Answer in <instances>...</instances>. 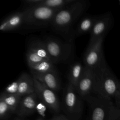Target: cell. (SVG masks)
<instances>
[{"mask_svg": "<svg viewBox=\"0 0 120 120\" xmlns=\"http://www.w3.org/2000/svg\"><path fill=\"white\" fill-rule=\"evenodd\" d=\"M37 120H43L42 119H41V118H39V119H37Z\"/></svg>", "mask_w": 120, "mask_h": 120, "instance_id": "obj_28", "label": "cell"}, {"mask_svg": "<svg viewBox=\"0 0 120 120\" xmlns=\"http://www.w3.org/2000/svg\"><path fill=\"white\" fill-rule=\"evenodd\" d=\"M13 112L11 110L4 100L0 97V117L1 119H4Z\"/></svg>", "mask_w": 120, "mask_h": 120, "instance_id": "obj_22", "label": "cell"}, {"mask_svg": "<svg viewBox=\"0 0 120 120\" xmlns=\"http://www.w3.org/2000/svg\"><path fill=\"white\" fill-rule=\"evenodd\" d=\"M108 120H120V108L114 104L111 107Z\"/></svg>", "mask_w": 120, "mask_h": 120, "instance_id": "obj_24", "label": "cell"}, {"mask_svg": "<svg viewBox=\"0 0 120 120\" xmlns=\"http://www.w3.org/2000/svg\"><path fill=\"white\" fill-rule=\"evenodd\" d=\"M32 76L43 83L55 92H58L61 88V83L56 71L43 74L31 73Z\"/></svg>", "mask_w": 120, "mask_h": 120, "instance_id": "obj_13", "label": "cell"}, {"mask_svg": "<svg viewBox=\"0 0 120 120\" xmlns=\"http://www.w3.org/2000/svg\"><path fill=\"white\" fill-rule=\"evenodd\" d=\"M19 81L17 95L21 97L35 92L33 78L28 74L23 72L18 78Z\"/></svg>", "mask_w": 120, "mask_h": 120, "instance_id": "obj_14", "label": "cell"}, {"mask_svg": "<svg viewBox=\"0 0 120 120\" xmlns=\"http://www.w3.org/2000/svg\"><path fill=\"white\" fill-rule=\"evenodd\" d=\"M84 70V65L79 61H75L70 66L68 75V83L72 85L75 89L83 75Z\"/></svg>", "mask_w": 120, "mask_h": 120, "instance_id": "obj_16", "label": "cell"}, {"mask_svg": "<svg viewBox=\"0 0 120 120\" xmlns=\"http://www.w3.org/2000/svg\"><path fill=\"white\" fill-rule=\"evenodd\" d=\"M82 98L75 88L68 82L63 94L62 105L65 112L73 120L78 119L82 112Z\"/></svg>", "mask_w": 120, "mask_h": 120, "instance_id": "obj_5", "label": "cell"}, {"mask_svg": "<svg viewBox=\"0 0 120 120\" xmlns=\"http://www.w3.org/2000/svg\"><path fill=\"white\" fill-rule=\"evenodd\" d=\"M23 11H18L13 13L4 18L0 24V30L7 32L19 29L23 25Z\"/></svg>", "mask_w": 120, "mask_h": 120, "instance_id": "obj_12", "label": "cell"}, {"mask_svg": "<svg viewBox=\"0 0 120 120\" xmlns=\"http://www.w3.org/2000/svg\"><path fill=\"white\" fill-rule=\"evenodd\" d=\"M38 98L35 92L22 97L15 113L22 117L32 114L36 110Z\"/></svg>", "mask_w": 120, "mask_h": 120, "instance_id": "obj_11", "label": "cell"}, {"mask_svg": "<svg viewBox=\"0 0 120 120\" xmlns=\"http://www.w3.org/2000/svg\"><path fill=\"white\" fill-rule=\"evenodd\" d=\"M0 97L4 100L13 112H15L22 97L18 95L8 94L4 92L1 93Z\"/></svg>", "mask_w": 120, "mask_h": 120, "instance_id": "obj_20", "label": "cell"}, {"mask_svg": "<svg viewBox=\"0 0 120 120\" xmlns=\"http://www.w3.org/2000/svg\"><path fill=\"white\" fill-rule=\"evenodd\" d=\"M19 81L17 79L8 85L5 89L4 92L8 94L17 95L18 90Z\"/></svg>", "mask_w": 120, "mask_h": 120, "instance_id": "obj_23", "label": "cell"}, {"mask_svg": "<svg viewBox=\"0 0 120 120\" xmlns=\"http://www.w3.org/2000/svg\"><path fill=\"white\" fill-rule=\"evenodd\" d=\"M27 49L36 53L44 60L52 62L44 40H36L31 41Z\"/></svg>", "mask_w": 120, "mask_h": 120, "instance_id": "obj_17", "label": "cell"}, {"mask_svg": "<svg viewBox=\"0 0 120 120\" xmlns=\"http://www.w3.org/2000/svg\"><path fill=\"white\" fill-rule=\"evenodd\" d=\"M88 7L87 1L76 0L60 9L56 13L51 23L52 29L65 38L67 41L72 42L75 38L74 26Z\"/></svg>", "mask_w": 120, "mask_h": 120, "instance_id": "obj_1", "label": "cell"}, {"mask_svg": "<svg viewBox=\"0 0 120 120\" xmlns=\"http://www.w3.org/2000/svg\"><path fill=\"white\" fill-rule=\"evenodd\" d=\"M112 23V18L110 13H106L98 16L92 29L90 32L89 44H91L105 35L110 30Z\"/></svg>", "mask_w": 120, "mask_h": 120, "instance_id": "obj_9", "label": "cell"}, {"mask_svg": "<svg viewBox=\"0 0 120 120\" xmlns=\"http://www.w3.org/2000/svg\"><path fill=\"white\" fill-rule=\"evenodd\" d=\"M104 38L101 37L88 45L83 57V65L86 68L95 71L106 63L103 48Z\"/></svg>", "mask_w": 120, "mask_h": 120, "instance_id": "obj_6", "label": "cell"}, {"mask_svg": "<svg viewBox=\"0 0 120 120\" xmlns=\"http://www.w3.org/2000/svg\"><path fill=\"white\" fill-rule=\"evenodd\" d=\"M114 100L115 102V105L120 108V84L118 92L114 98Z\"/></svg>", "mask_w": 120, "mask_h": 120, "instance_id": "obj_25", "label": "cell"}, {"mask_svg": "<svg viewBox=\"0 0 120 120\" xmlns=\"http://www.w3.org/2000/svg\"><path fill=\"white\" fill-rule=\"evenodd\" d=\"M26 58L28 65L36 64L45 60L39 56L36 53L28 49L26 52Z\"/></svg>", "mask_w": 120, "mask_h": 120, "instance_id": "obj_21", "label": "cell"}, {"mask_svg": "<svg viewBox=\"0 0 120 120\" xmlns=\"http://www.w3.org/2000/svg\"><path fill=\"white\" fill-rule=\"evenodd\" d=\"M95 71L84 67L83 75L78 82L75 90L82 99L93 93L95 82Z\"/></svg>", "mask_w": 120, "mask_h": 120, "instance_id": "obj_10", "label": "cell"}, {"mask_svg": "<svg viewBox=\"0 0 120 120\" xmlns=\"http://www.w3.org/2000/svg\"><path fill=\"white\" fill-rule=\"evenodd\" d=\"M119 4H120V0H119Z\"/></svg>", "mask_w": 120, "mask_h": 120, "instance_id": "obj_29", "label": "cell"}, {"mask_svg": "<svg viewBox=\"0 0 120 120\" xmlns=\"http://www.w3.org/2000/svg\"><path fill=\"white\" fill-rule=\"evenodd\" d=\"M84 99L90 107V120H108L111 107L113 104L112 100L92 95Z\"/></svg>", "mask_w": 120, "mask_h": 120, "instance_id": "obj_7", "label": "cell"}, {"mask_svg": "<svg viewBox=\"0 0 120 120\" xmlns=\"http://www.w3.org/2000/svg\"><path fill=\"white\" fill-rule=\"evenodd\" d=\"M76 0H42L39 6L52 9H61L74 2Z\"/></svg>", "mask_w": 120, "mask_h": 120, "instance_id": "obj_19", "label": "cell"}, {"mask_svg": "<svg viewBox=\"0 0 120 120\" xmlns=\"http://www.w3.org/2000/svg\"><path fill=\"white\" fill-rule=\"evenodd\" d=\"M60 9H52L44 6L25 8L23 25L29 29H39L50 26L56 13Z\"/></svg>", "mask_w": 120, "mask_h": 120, "instance_id": "obj_3", "label": "cell"}, {"mask_svg": "<svg viewBox=\"0 0 120 120\" xmlns=\"http://www.w3.org/2000/svg\"><path fill=\"white\" fill-rule=\"evenodd\" d=\"M55 64L49 60H44L36 64L28 65L31 73L43 74L56 71Z\"/></svg>", "mask_w": 120, "mask_h": 120, "instance_id": "obj_18", "label": "cell"}, {"mask_svg": "<svg viewBox=\"0 0 120 120\" xmlns=\"http://www.w3.org/2000/svg\"><path fill=\"white\" fill-rule=\"evenodd\" d=\"M15 120H20V119H15Z\"/></svg>", "mask_w": 120, "mask_h": 120, "instance_id": "obj_30", "label": "cell"}, {"mask_svg": "<svg viewBox=\"0 0 120 120\" xmlns=\"http://www.w3.org/2000/svg\"><path fill=\"white\" fill-rule=\"evenodd\" d=\"M98 16L88 15L83 17L78 22L75 30V38L87 33H90Z\"/></svg>", "mask_w": 120, "mask_h": 120, "instance_id": "obj_15", "label": "cell"}, {"mask_svg": "<svg viewBox=\"0 0 120 120\" xmlns=\"http://www.w3.org/2000/svg\"><path fill=\"white\" fill-rule=\"evenodd\" d=\"M45 105L44 104H39L38 105L37 104V107H36V110H38V111L40 112L41 113H42L43 112H44L45 110Z\"/></svg>", "mask_w": 120, "mask_h": 120, "instance_id": "obj_26", "label": "cell"}, {"mask_svg": "<svg viewBox=\"0 0 120 120\" xmlns=\"http://www.w3.org/2000/svg\"><path fill=\"white\" fill-rule=\"evenodd\" d=\"M50 120H70L64 115H57L53 117Z\"/></svg>", "mask_w": 120, "mask_h": 120, "instance_id": "obj_27", "label": "cell"}, {"mask_svg": "<svg viewBox=\"0 0 120 120\" xmlns=\"http://www.w3.org/2000/svg\"><path fill=\"white\" fill-rule=\"evenodd\" d=\"M33 80L35 92L38 98L50 110L55 112H59L60 105L56 92L36 79L33 78Z\"/></svg>", "mask_w": 120, "mask_h": 120, "instance_id": "obj_8", "label": "cell"}, {"mask_svg": "<svg viewBox=\"0 0 120 120\" xmlns=\"http://www.w3.org/2000/svg\"><path fill=\"white\" fill-rule=\"evenodd\" d=\"M44 41L54 64L67 63L73 59L74 48L72 42H63L50 37L46 38Z\"/></svg>", "mask_w": 120, "mask_h": 120, "instance_id": "obj_4", "label": "cell"}, {"mask_svg": "<svg viewBox=\"0 0 120 120\" xmlns=\"http://www.w3.org/2000/svg\"><path fill=\"white\" fill-rule=\"evenodd\" d=\"M93 93L96 96L112 100L119 90L120 81L113 74L106 62L95 71Z\"/></svg>", "mask_w": 120, "mask_h": 120, "instance_id": "obj_2", "label": "cell"}, {"mask_svg": "<svg viewBox=\"0 0 120 120\" xmlns=\"http://www.w3.org/2000/svg\"></svg>", "mask_w": 120, "mask_h": 120, "instance_id": "obj_31", "label": "cell"}]
</instances>
